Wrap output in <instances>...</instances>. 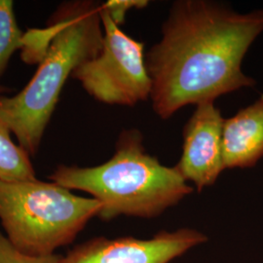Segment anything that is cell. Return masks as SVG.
Listing matches in <instances>:
<instances>
[{
    "mask_svg": "<svg viewBox=\"0 0 263 263\" xmlns=\"http://www.w3.org/2000/svg\"><path fill=\"white\" fill-rule=\"evenodd\" d=\"M262 32L263 10L239 13L217 1H175L162 37L145 54L154 112L166 120L188 104L254 87L242 63Z\"/></svg>",
    "mask_w": 263,
    "mask_h": 263,
    "instance_id": "obj_1",
    "label": "cell"
},
{
    "mask_svg": "<svg viewBox=\"0 0 263 263\" xmlns=\"http://www.w3.org/2000/svg\"><path fill=\"white\" fill-rule=\"evenodd\" d=\"M101 2L62 3L49 19V45L35 74L14 97L0 96V117L29 155L37 153L66 79L98 56L104 41Z\"/></svg>",
    "mask_w": 263,
    "mask_h": 263,
    "instance_id": "obj_2",
    "label": "cell"
},
{
    "mask_svg": "<svg viewBox=\"0 0 263 263\" xmlns=\"http://www.w3.org/2000/svg\"><path fill=\"white\" fill-rule=\"evenodd\" d=\"M49 179L69 190H81L98 200L99 217L154 218L193 192L176 167H167L151 155L138 129L123 130L112 157L95 167L60 165Z\"/></svg>",
    "mask_w": 263,
    "mask_h": 263,
    "instance_id": "obj_3",
    "label": "cell"
},
{
    "mask_svg": "<svg viewBox=\"0 0 263 263\" xmlns=\"http://www.w3.org/2000/svg\"><path fill=\"white\" fill-rule=\"evenodd\" d=\"M101 203L77 196L55 182L0 180V220L7 238L30 255H51L71 244Z\"/></svg>",
    "mask_w": 263,
    "mask_h": 263,
    "instance_id": "obj_4",
    "label": "cell"
},
{
    "mask_svg": "<svg viewBox=\"0 0 263 263\" xmlns=\"http://www.w3.org/2000/svg\"><path fill=\"white\" fill-rule=\"evenodd\" d=\"M100 13L104 28L101 52L76 68L71 77L103 104L135 106L151 99L152 90L144 43L122 31L102 8Z\"/></svg>",
    "mask_w": 263,
    "mask_h": 263,
    "instance_id": "obj_5",
    "label": "cell"
},
{
    "mask_svg": "<svg viewBox=\"0 0 263 263\" xmlns=\"http://www.w3.org/2000/svg\"><path fill=\"white\" fill-rule=\"evenodd\" d=\"M208 239L189 227L162 230L146 239L97 237L76 246L60 263H171Z\"/></svg>",
    "mask_w": 263,
    "mask_h": 263,
    "instance_id": "obj_6",
    "label": "cell"
},
{
    "mask_svg": "<svg viewBox=\"0 0 263 263\" xmlns=\"http://www.w3.org/2000/svg\"><path fill=\"white\" fill-rule=\"evenodd\" d=\"M224 118L215 102L197 104L183 128L182 154L175 166L181 177L198 192L216 183L224 168Z\"/></svg>",
    "mask_w": 263,
    "mask_h": 263,
    "instance_id": "obj_7",
    "label": "cell"
},
{
    "mask_svg": "<svg viewBox=\"0 0 263 263\" xmlns=\"http://www.w3.org/2000/svg\"><path fill=\"white\" fill-rule=\"evenodd\" d=\"M223 164L226 169L253 168L263 157V95L224 119Z\"/></svg>",
    "mask_w": 263,
    "mask_h": 263,
    "instance_id": "obj_8",
    "label": "cell"
},
{
    "mask_svg": "<svg viewBox=\"0 0 263 263\" xmlns=\"http://www.w3.org/2000/svg\"><path fill=\"white\" fill-rule=\"evenodd\" d=\"M12 132L0 117V180L17 182L35 180L29 154L11 139Z\"/></svg>",
    "mask_w": 263,
    "mask_h": 263,
    "instance_id": "obj_9",
    "label": "cell"
},
{
    "mask_svg": "<svg viewBox=\"0 0 263 263\" xmlns=\"http://www.w3.org/2000/svg\"><path fill=\"white\" fill-rule=\"evenodd\" d=\"M28 46V32L20 28L14 13V3L0 0V78L4 74L10 59L18 50Z\"/></svg>",
    "mask_w": 263,
    "mask_h": 263,
    "instance_id": "obj_10",
    "label": "cell"
},
{
    "mask_svg": "<svg viewBox=\"0 0 263 263\" xmlns=\"http://www.w3.org/2000/svg\"><path fill=\"white\" fill-rule=\"evenodd\" d=\"M61 258L55 254L44 256L25 254L0 232V263H60Z\"/></svg>",
    "mask_w": 263,
    "mask_h": 263,
    "instance_id": "obj_11",
    "label": "cell"
},
{
    "mask_svg": "<svg viewBox=\"0 0 263 263\" xmlns=\"http://www.w3.org/2000/svg\"><path fill=\"white\" fill-rule=\"evenodd\" d=\"M147 0H108L101 3V8L108 14L117 26L125 23L127 13L132 9H142L148 5Z\"/></svg>",
    "mask_w": 263,
    "mask_h": 263,
    "instance_id": "obj_12",
    "label": "cell"
},
{
    "mask_svg": "<svg viewBox=\"0 0 263 263\" xmlns=\"http://www.w3.org/2000/svg\"><path fill=\"white\" fill-rule=\"evenodd\" d=\"M9 88H7V87H5V86L0 84V95L4 94V93H7V92H9Z\"/></svg>",
    "mask_w": 263,
    "mask_h": 263,
    "instance_id": "obj_13",
    "label": "cell"
}]
</instances>
